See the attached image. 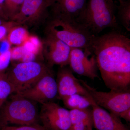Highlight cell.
<instances>
[{
  "instance_id": "1",
  "label": "cell",
  "mask_w": 130,
  "mask_h": 130,
  "mask_svg": "<svg viewBox=\"0 0 130 130\" xmlns=\"http://www.w3.org/2000/svg\"><path fill=\"white\" fill-rule=\"evenodd\" d=\"M92 51L107 88L115 91L130 90V38L115 31L96 36Z\"/></svg>"
},
{
  "instance_id": "2",
  "label": "cell",
  "mask_w": 130,
  "mask_h": 130,
  "mask_svg": "<svg viewBox=\"0 0 130 130\" xmlns=\"http://www.w3.org/2000/svg\"><path fill=\"white\" fill-rule=\"evenodd\" d=\"M46 35L61 40L71 48L92 51L96 37L83 24L68 18L53 16L48 20Z\"/></svg>"
},
{
  "instance_id": "3",
  "label": "cell",
  "mask_w": 130,
  "mask_h": 130,
  "mask_svg": "<svg viewBox=\"0 0 130 130\" xmlns=\"http://www.w3.org/2000/svg\"><path fill=\"white\" fill-rule=\"evenodd\" d=\"M115 9L113 0H89L81 23L95 35L107 28H117Z\"/></svg>"
},
{
  "instance_id": "4",
  "label": "cell",
  "mask_w": 130,
  "mask_h": 130,
  "mask_svg": "<svg viewBox=\"0 0 130 130\" xmlns=\"http://www.w3.org/2000/svg\"><path fill=\"white\" fill-rule=\"evenodd\" d=\"M15 94L1 108L2 126L7 124L20 126L36 123L38 114L35 102Z\"/></svg>"
},
{
  "instance_id": "5",
  "label": "cell",
  "mask_w": 130,
  "mask_h": 130,
  "mask_svg": "<svg viewBox=\"0 0 130 130\" xmlns=\"http://www.w3.org/2000/svg\"><path fill=\"white\" fill-rule=\"evenodd\" d=\"M79 80L82 85L88 91L94 101L99 106L104 108L120 118L130 121V90L104 92L98 90L90 86L86 81Z\"/></svg>"
},
{
  "instance_id": "6",
  "label": "cell",
  "mask_w": 130,
  "mask_h": 130,
  "mask_svg": "<svg viewBox=\"0 0 130 130\" xmlns=\"http://www.w3.org/2000/svg\"><path fill=\"white\" fill-rule=\"evenodd\" d=\"M52 68L36 61L22 62L14 65L6 74L15 93H19L33 86Z\"/></svg>"
},
{
  "instance_id": "7",
  "label": "cell",
  "mask_w": 130,
  "mask_h": 130,
  "mask_svg": "<svg viewBox=\"0 0 130 130\" xmlns=\"http://www.w3.org/2000/svg\"><path fill=\"white\" fill-rule=\"evenodd\" d=\"M39 117L48 130H71L69 110L53 101L42 104Z\"/></svg>"
},
{
  "instance_id": "8",
  "label": "cell",
  "mask_w": 130,
  "mask_h": 130,
  "mask_svg": "<svg viewBox=\"0 0 130 130\" xmlns=\"http://www.w3.org/2000/svg\"><path fill=\"white\" fill-rule=\"evenodd\" d=\"M16 94L42 104L53 101L58 97V92L56 80L52 69L30 88Z\"/></svg>"
},
{
  "instance_id": "9",
  "label": "cell",
  "mask_w": 130,
  "mask_h": 130,
  "mask_svg": "<svg viewBox=\"0 0 130 130\" xmlns=\"http://www.w3.org/2000/svg\"><path fill=\"white\" fill-rule=\"evenodd\" d=\"M68 65L73 72L93 80L100 79L95 55L89 50L72 48Z\"/></svg>"
},
{
  "instance_id": "10",
  "label": "cell",
  "mask_w": 130,
  "mask_h": 130,
  "mask_svg": "<svg viewBox=\"0 0 130 130\" xmlns=\"http://www.w3.org/2000/svg\"><path fill=\"white\" fill-rule=\"evenodd\" d=\"M46 35L42 42V52L47 64L51 67L54 65H68L71 48L58 38Z\"/></svg>"
},
{
  "instance_id": "11",
  "label": "cell",
  "mask_w": 130,
  "mask_h": 130,
  "mask_svg": "<svg viewBox=\"0 0 130 130\" xmlns=\"http://www.w3.org/2000/svg\"><path fill=\"white\" fill-rule=\"evenodd\" d=\"M58 88V97L61 100L64 98L78 94L90 97L88 91L73 74L70 67H60L57 73L56 79Z\"/></svg>"
},
{
  "instance_id": "12",
  "label": "cell",
  "mask_w": 130,
  "mask_h": 130,
  "mask_svg": "<svg viewBox=\"0 0 130 130\" xmlns=\"http://www.w3.org/2000/svg\"><path fill=\"white\" fill-rule=\"evenodd\" d=\"M50 6L49 2L44 0H24L20 11L11 20L14 27L21 25L31 26L41 21L42 9ZM42 21H43L42 20Z\"/></svg>"
},
{
  "instance_id": "13",
  "label": "cell",
  "mask_w": 130,
  "mask_h": 130,
  "mask_svg": "<svg viewBox=\"0 0 130 130\" xmlns=\"http://www.w3.org/2000/svg\"><path fill=\"white\" fill-rule=\"evenodd\" d=\"M53 6V16L72 19L81 23L86 0H49Z\"/></svg>"
},
{
  "instance_id": "14",
  "label": "cell",
  "mask_w": 130,
  "mask_h": 130,
  "mask_svg": "<svg viewBox=\"0 0 130 130\" xmlns=\"http://www.w3.org/2000/svg\"><path fill=\"white\" fill-rule=\"evenodd\" d=\"M91 107L93 125L96 130H129L119 117L99 106L93 98Z\"/></svg>"
},
{
  "instance_id": "15",
  "label": "cell",
  "mask_w": 130,
  "mask_h": 130,
  "mask_svg": "<svg viewBox=\"0 0 130 130\" xmlns=\"http://www.w3.org/2000/svg\"><path fill=\"white\" fill-rule=\"evenodd\" d=\"M71 127L70 130H92L93 125L92 109L69 110Z\"/></svg>"
},
{
  "instance_id": "16",
  "label": "cell",
  "mask_w": 130,
  "mask_h": 130,
  "mask_svg": "<svg viewBox=\"0 0 130 130\" xmlns=\"http://www.w3.org/2000/svg\"><path fill=\"white\" fill-rule=\"evenodd\" d=\"M92 99L91 96L88 98L81 95L75 94L66 96L61 100L65 106L71 110L89 108L92 105Z\"/></svg>"
},
{
  "instance_id": "17",
  "label": "cell",
  "mask_w": 130,
  "mask_h": 130,
  "mask_svg": "<svg viewBox=\"0 0 130 130\" xmlns=\"http://www.w3.org/2000/svg\"><path fill=\"white\" fill-rule=\"evenodd\" d=\"M15 93L13 86L8 81L6 73H0V109L10 95Z\"/></svg>"
},
{
  "instance_id": "18",
  "label": "cell",
  "mask_w": 130,
  "mask_h": 130,
  "mask_svg": "<svg viewBox=\"0 0 130 130\" xmlns=\"http://www.w3.org/2000/svg\"><path fill=\"white\" fill-rule=\"evenodd\" d=\"M118 7V18L122 25L128 31H130V0H119Z\"/></svg>"
},
{
  "instance_id": "19",
  "label": "cell",
  "mask_w": 130,
  "mask_h": 130,
  "mask_svg": "<svg viewBox=\"0 0 130 130\" xmlns=\"http://www.w3.org/2000/svg\"><path fill=\"white\" fill-rule=\"evenodd\" d=\"M27 35V31L24 27L15 26L9 33L8 37L9 42L14 45H20L23 42Z\"/></svg>"
},
{
  "instance_id": "20",
  "label": "cell",
  "mask_w": 130,
  "mask_h": 130,
  "mask_svg": "<svg viewBox=\"0 0 130 130\" xmlns=\"http://www.w3.org/2000/svg\"><path fill=\"white\" fill-rule=\"evenodd\" d=\"M1 130H48L43 125L35 123L29 125L20 126L5 125L2 127Z\"/></svg>"
},
{
  "instance_id": "21",
  "label": "cell",
  "mask_w": 130,
  "mask_h": 130,
  "mask_svg": "<svg viewBox=\"0 0 130 130\" xmlns=\"http://www.w3.org/2000/svg\"><path fill=\"white\" fill-rule=\"evenodd\" d=\"M11 60V50L0 54V72L7 68Z\"/></svg>"
},
{
  "instance_id": "22",
  "label": "cell",
  "mask_w": 130,
  "mask_h": 130,
  "mask_svg": "<svg viewBox=\"0 0 130 130\" xmlns=\"http://www.w3.org/2000/svg\"><path fill=\"white\" fill-rule=\"evenodd\" d=\"M11 51V60H16L22 59L25 54L26 50L22 45L14 48Z\"/></svg>"
},
{
  "instance_id": "23",
  "label": "cell",
  "mask_w": 130,
  "mask_h": 130,
  "mask_svg": "<svg viewBox=\"0 0 130 130\" xmlns=\"http://www.w3.org/2000/svg\"><path fill=\"white\" fill-rule=\"evenodd\" d=\"M7 4L9 6V8L11 9L10 11V14L9 15V18L11 20L13 18V17L16 15L15 9V6L22 5L24 0H7Z\"/></svg>"
},
{
  "instance_id": "24",
  "label": "cell",
  "mask_w": 130,
  "mask_h": 130,
  "mask_svg": "<svg viewBox=\"0 0 130 130\" xmlns=\"http://www.w3.org/2000/svg\"><path fill=\"white\" fill-rule=\"evenodd\" d=\"M23 46L26 51L28 52H31L37 55L40 51L29 40L25 41L23 44Z\"/></svg>"
},
{
  "instance_id": "25",
  "label": "cell",
  "mask_w": 130,
  "mask_h": 130,
  "mask_svg": "<svg viewBox=\"0 0 130 130\" xmlns=\"http://www.w3.org/2000/svg\"><path fill=\"white\" fill-rule=\"evenodd\" d=\"M14 27L11 21L8 23L3 24L0 25V40L5 37L8 31V29L11 27Z\"/></svg>"
},
{
  "instance_id": "26",
  "label": "cell",
  "mask_w": 130,
  "mask_h": 130,
  "mask_svg": "<svg viewBox=\"0 0 130 130\" xmlns=\"http://www.w3.org/2000/svg\"><path fill=\"white\" fill-rule=\"evenodd\" d=\"M36 55L34 53L26 51L25 54L21 59L22 62H28L35 61Z\"/></svg>"
},
{
  "instance_id": "27",
  "label": "cell",
  "mask_w": 130,
  "mask_h": 130,
  "mask_svg": "<svg viewBox=\"0 0 130 130\" xmlns=\"http://www.w3.org/2000/svg\"><path fill=\"white\" fill-rule=\"evenodd\" d=\"M29 40L32 44H34V46L39 51L40 50H41L42 43V44L40 42V40L38 39V38L36 36H32L29 38Z\"/></svg>"
},
{
  "instance_id": "28",
  "label": "cell",
  "mask_w": 130,
  "mask_h": 130,
  "mask_svg": "<svg viewBox=\"0 0 130 130\" xmlns=\"http://www.w3.org/2000/svg\"><path fill=\"white\" fill-rule=\"evenodd\" d=\"M10 50V43L7 40H5L2 42L0 46V54L9 51Z\"/></svg>"
},
{
  "instance_id": "29",
  "label": "cell",
  "mask_w": 130,
  "mask_h": 130,
  "mask_svg": "<svg viewBox=\"0 0 130 130\" xmlns=\"http://www.w3.org/2000/svg\"><path fill=\"white\" fill-rule=\"evenodd\" d=\"M6 0H0V5L3 4Z\"/></svg>"
},
{
  "instance_id": "30",
  "label": "cell",
  "mask_w": 130,
  "mask_h": 130,
  "mask_svg": "<svg viewBox=\"0 0 130 130\" xmlns=\"http://www.w3.org/2000/svg\"><path fill=\"white\" fill-rule=\"evenodd\" d=\"M4 23H3V21H2V20L0 18V25H2L3 24H4Z\"/></svg>"
}]
</instances>
